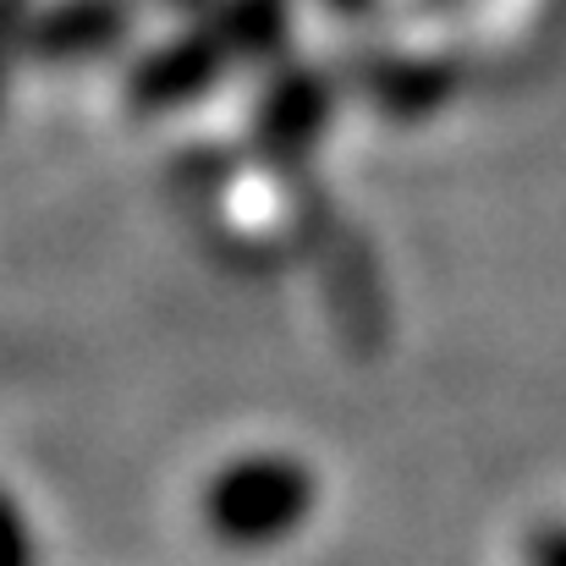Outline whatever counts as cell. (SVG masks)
<instances>
[{"label": "cell", "mask_w": 566, "mask_h": 566, "mask_svg": "<svg viewBox=\"0 0 566 566\" xmlns=\"http://www.w3.org/2000/svg\"><path fill=\"white\" fill-rule=\"evenodd\" d=\"M534 566H566V528H551L534 539Z\"/></svg>", "instance_id": "obj_4"}, {"label": "cell", "mask_w": 566, "mask_h": 566, "mask_svg": "<svg viewBox=\"0 0 566 566\" xmlns=\"http://www.w3.org/2000/svg\"><path fill=\"white\" fill-rule=\"evenodd\" d=\"M451 88H457V66L446 55H434V50L385 55L364 77V94L390 116H429V111H440L451 99Z\"/></svg>", "instance_id": "obj_3"}, {"label": "cell", "mask_w": 566, "mask_h": 566, "mask_svg": "<svg viewBox=\"0 0 566 566\" xmlns=\"http://www.w3.org/2000/svg\"><path fill=\"white\" fill-rule=\"evenodd\" d=\"M214 214H220V231L248 248V253H281L292 242L308 237V220H314V192L303 182H292L281 171V160H264L259 171H242L231 177L220 198H214Z\"/></svg>", "instance_id": "obj_2"}, {"label": "cell", "mask_w": 566, "mask_h": 566, "mask_svg": "<svg viewBox=\"0 0 566 566\" xmlns=\"http://www.w3.org/2000/svg\"><path fill=\"white\" fill-rule=\"evenodd\" d=\"M319 506V479L308 462L286 451H242L203 473L198 523L226 551H270L286 545Z\"/></svg>", "instance_id": "obj_1"}]
</instances>
